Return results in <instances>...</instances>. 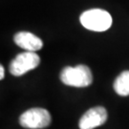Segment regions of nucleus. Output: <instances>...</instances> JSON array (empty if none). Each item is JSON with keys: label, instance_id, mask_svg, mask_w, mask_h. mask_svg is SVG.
<instances>
[{"label": "nucleus", "instance_id": "f257e3e1", "mask_svg": "<svg viewBox=\"0 0 129 129\" xmlns=\"http://www.w3.org/2000/svg\"><path fill=\"white\" fill-rule=\"evenodd\" d=\"M79 20L83 27L94 32H104L112 26L111 14L102 9L88 10L80 15Z\"/></svg>", "mask_w": 129, "mask_h": 129}, {"label": "nucleus", "instance_id": "f03ea898", "mask_svg": "<svg viewBox=\"0 0 129 129\" xmlns=\"http://www.w3.org/2000/svg\"><path fill=\"white\" fill-rule=\"evenodd\" d=\"M60 79L65 85L74 87H86L93 81L91 70L85 65L65 67L60 73Z\"/></svg>", "mask_w": 129, "mask_h": 129}, {"label": "nucleus", "instance_id": "7ed1b4c3", "mask_svg": "<svg viewBox=\"0 0 129 129\" xmlns=\"http://www.w3.org/2000/svg\"><path fill=\"white\" fill-rule=\"evenodd\" d=\"M50 113L43 108H31L24 112L19 118L21 126L29 129H42L51 123Z\"/></svg>", "mask_w": 129, "mask_h": 129}, {"label": "nucleus", "instance_id": "20e7f679", "mask_svg": "<svg viewBox=\"0 0 129 129\" xmlns=\"http://www.w3.org/2000/svg\"><path fill=\"white\" fill-rule=\"evenodd\" d=\"M40 63V57L35 52H25L15 56L10 63V73L20 77L27 72L37 68Z\"/></svg>", "mask_w": 129, "mask_h": 129}, {"label": "nucleus", "instance_id": "39448f33", "mask_svg": "<svg viewBox=\"0 0 129 129\" xmlns=\"http://www.w3.org/2000/svg\"><path fill=\"white\" fill-rule=\"evenodd\" d=\"M107 120V112L102 106H96L89 109L80 118L78 126L80 129H94L105 123Z\"/></svg>", "mask_w": 129, "mask_h": 129}, {"label": "nucleus", "instance_id": "423d86ee", "mask_svg": "<svg viewBox=\"0 0 129 129\" xmlns=\"http://www.w3.org/2000/svg\"><path fill=\"white\" fill-rule=\"evenodd\" d=\"M14 43L27 52H36L43 47V42L38 37L29 32H19L14 37Z\"/></svg>", "mask_w": 129, "mask_h": 129}, {"label": "nucleus", "instance_id": "0eeeda50", "mask_svg": "<svg viewBox=\"0 0 129 129\" xmlns=\"http://www.w3.org/2000/svg\"><path fill=\"white\" fill-rule=\"evenodd\" d=\"M114 90L120 96L126 97L129 95V71H124L118 76L114 81Z\"/></svg>", "mask_w": 129, "mask_h": 129}, {"label": "nucleus", "instance_id": "6e6552de", "mask_svg": "<svg viewBox=\"0 0 129 129\" xmlns=\"http://www.w3.org/2000/svg\"><path fill=\"white\" fill-rule=\"evenodd\" d=\"M4 75H5L4 67L1 65V66H0V78H1V79H3V78H4Z\"/></svg>", "mask_w": 129, "mask_h": 129}]
</instances>
